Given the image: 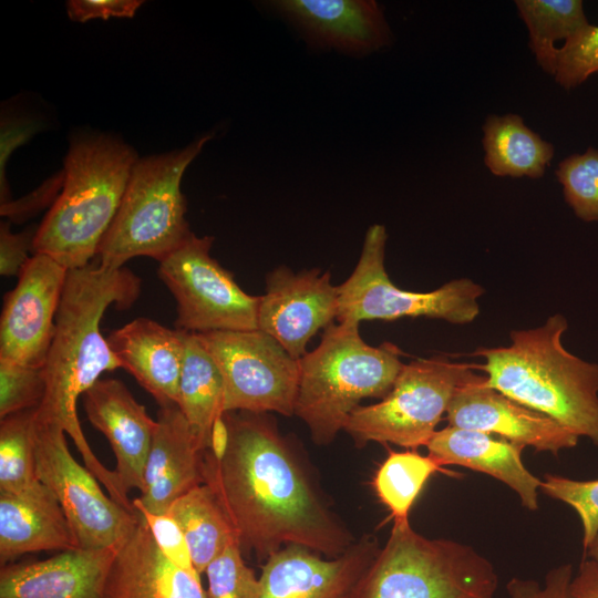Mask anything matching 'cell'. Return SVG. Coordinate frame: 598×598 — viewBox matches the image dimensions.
Segmentation results:
<instances>
[{
  "mask_svg": "<svg viewBox=\"0 0 598 598\" xmlns=\"http://www.w3.org/2000/svg\"><path fill=\"white\" fill-rule=\"evenodd\" d=\"M228 445L221 460L207 448L203 476L231 520L243 549L259 561L298 545L342 555L351 533L317 492L289 441L268 413L223 414Z\"/></svg>",
  "mask_w": 598,
  "mask_h": 598,
  "instance_id": "6da1fadb",
  "label": "cell"
},
{
  "mask_svg": "<svg viewBox=\"0 0 598 598\" xmlns=\"http://www.w3.org/2000/svg\"><path fill=\"white\" fill-rule=\"evenodd\" d=\"M141 279L130 269H107L100 264L68 271L55 317L52 342L43 365L45 393L37 408V420L60 425L74 442L85 466L120 505L128 498L114 471L90 447L78 417V399L104 372L121 368L100 322L109 307L128 309L141 292Z\"/></svg>",
  "mask_w": 598,
  "mask_h": 598,
  "instance_id": "7a4b0ae2",
  "label": "cell"
},
{
  "mask_svg": "<svg viewBox=\"0 0 598 598\" xmlns=\"http://www.w3.org/2000/svg\"><path fill=\"white\" fill-rule=\"evenodd\" d=\"M567 329L566 317L555 313L537 328L512 331L509 346L478 348L472 355L485 360L478 370L488 386L598 446V363L564 348Z\"/></svg>",
  "mask_w": 598,
  "mask_h": 598,
  "instance_id": "3957f363",
  "label": "cell"
},
{
  "mask_svg": "<svg viewBox=\"0 0 598 598\" xmlns=\"http://www.w3.org/2000/svg\"><path fill=\"white\" fill-rule=\"evenodd\" d=\"M137 159L135 151L118 137L102 133L73 137L62 189L38 228L33 255H47L68 270L91 264Z\"/></svg>",
  "mask_w": 598,
  "mask_h": 598,
  "instance_id": "277c9868",
  "label": "cell"
},
{
  "mask_svg": "<svg viewBox=\"0 0 598 598\" xmlns=\"http://www.w3.org/2000/svg\"><path fill=\"white\" fill-rule=\"evenodd\" d=\"M357 322L328 326L316 349L299 359L295 415L318 445L331 443L367 398L383 399L402 367L400 349L368 344Z\"/></svg>",
  "mask_w": 598,
  "mask_h": 598,
  "instance_id": "5b68a950",
  "label": "cell"
},
{
  "mask_svg": "<svg viewBox=\"0 0 598 598\" xmlns=\"http://www.w3.org/2000/svg\"><path fill=\"white\" fill-rule=\"evenodd\" d=\"M210 138L207 134L184 148L138 157L97 251L102 267L118 269L140 256L161 262L192 236L181 183Z\"/></svg>",
  "mask_w": 598,
  "mask_h": 598,
  "instance_id": "8992f818",
  "label": "cell"
},
{
  "mask_svg": "<svg viewBox=\"0 0 598 598\" xmlns=\"http://www.w3.org/2000/svg\"><path fill=\"white\" fill-rule=\"evenodd\" d=\"M493 564L471 546L427 538L394 520L385 545L351 598H494Z\"/></svg>",
  "mask_w": 598,
  "mask_h": 598,
  "instance_id": "52a82bcc",
  "label": "cell"
},
{
  "mask_svg": "<svg viewBox=\"0 0 598 598\" xmlns=\"http://www.w3.org/2000/svg\"><path fill=\"white\" fill-rule=\"evenodd\" d=\"M478 364L437 355L404 363L380 402L358 406L344 431L358 447L368 442L426 446L455 393L480 375Z\"/></svg>",
  "mask_w": 598,
  "mask_h": 598,
  "instance_id": "ba28073f",
  "label": "cell"
},
{
  "mask_svg": "<svg viewBox=\"0 0 598 598\" xmlns=\"http://www.w3.org/2000/svg\"><path fill=\"white\" fill-rule=\"evenodd\" d=\"M386 239L383 225L368 228L355 268L338 286V322L426 317L466 324L476 319L485 289L472 279H454L427 292L396 287L384 267Z\"/></svg>",
  "mask_w": 598,
  "mask_h": 598,
  "instance_id": "9c48e42d",
  "label": "cell"
},
{
  "mask_svg": "<svg viewBox=\"0 0 598 598\" xmlns=\"http://www.w3.org/2000/svg\"><path fill=\"white\" fill-rule=\"evenodd\" d=\"M212 236H192L159 262L158 277L177 303L176 329L206 333L258 329L260 297L245 292L210 256Z\"/></svg>",
  "mask_w": 598,
  "mask_h": 598,
  "instance_id": "30bf717a",
  "label": "cell"
},
{
  "mask_svg": "<svg viewBox=\"0 0 598 598\" xmlns=\"http://www.w3.org/2000/svg\"><path fill=\"white\" fill-rule=\"evenodd\" d=\"M35 464L38 478L60 504L79 548L118 546L137 524L136 512L105 495L93 473L72 456L64 430L37 416Z\"/></svg>",
  "mask_w": 598,
  "mask_h": 598,
  "instance_id": "8fae6325",
  "label": "cell"
},
{
  "mask_svg": "<svg viewBox=\"0 0 598 598\" xmlns=\"http://www.w3.org/2000/svg\"><path fill=\"white\" fill-rule=\"evenodd\" d=\"M196 334L223 374L224 413L295 415L299 360L278 341L259 329Z\"/></svg>",
  "mask_w": 598,
  "mask_h": 598,
  "instance_id": "7c38bea8",
  "label": "cell"
},
{
  "mask_svg": "<svg viewBox=\"0 0 598 598\" xmlns=\"http://www.w3.org/2000/svg\"><path fill=\"white\" fill-rule=\"evenodd\" d=\"M68 271L47 255L31 256L3 300L0 359L44 365Z\"/></svg>",
  "mask_w": 598,
  "mask_h": 598,
  "instance_id": "4fadbf2b",
  "label": "cell"
},
{
  "mask_svg": "<svg viewBox=\"0 0 598 598\" xmlns=\"http://www.w3.org/2000/svg\"><path fill=\"white\" fill-rule=\"evenodd\" d=\"M338 286L329 271H292L280 266L267 275L266 293L260 297L258 329L272 337L296 360L321 329L337 319Z\"/></svg>",
  "mask_w": 598,
  "mask_h": 598,
  "instance_id": "5bb4252c",
  "label": "cell"
},
{
  "mask_svg": "<svg viewBox=\"0 0 598 598\" xmlns=\"http://www.w3.org/2000/svg\"><path fill=\"white\" fill-rule=\"evenodd\" d=\"M379 550L369 534L333 558L298 545L282 547L264 561L259 598H351Z\"/></svg>",
  "mask_w": 598,
  "mask_h": 598,
  "instance_id": "9a60e30c",
  "label": "cell"
},
{
  "mask_svg": "<svg viewBox=\"0 0 598 598\" xmlns=\"http://www.w3.org/2000/svg\"><path fill=\"white\" fill-rule=\"evenodd\" d=\"M448 425L496 434L523 447L554 455L578 444L579 436L554 419L486 384L480 375L462 386L446 411Z\"/></svg>",
  "mask_w": 598,
  "mask_h": 598,
  "instance_id": "2e32d148",
  "label": "cell"
},
{
  "mask_svg": "<svg viewBox=\"0 0 598 598\" xmlns=\"http://www.w3.org/2000/svg\"><path fill=\"white\" fill-rule=\"evenodd\" d=\"M90 423L107 439L116 460L118 485L130 491L144 489V471L157 426L145 406L137 402L117 379H100L84 393Z\"/></svg>",
  "mask_w": 598,
  "mask_h": 598,
  "instance_id": "e0dca14e",
  "label": "cell"
},
{
  "mask_svg": "<svg viewBox=\"0 0 598 598\" xmlns=\"http://www.w3.org/2000/svg\"><path fill=\"white\" fill-rule=\"evenodd\" d=\"M144 471V489L133 502L153 514L204 483L205 448L177 405L159 408Z\"/></svg>",
  "mask_w": 598,
  "mask_h": 598,
  "instance_id": "ac0fdd59",
  "label": "cell"
},
{
  "mask_svg": "<svg viewBox=\"0 0 598 598\" xmlns=\"http://www.w3.org/2000/svg\"><path fill=\"white\" fill-rule=\"evenodd\" d=\"M270 8L318 47L363 54L391 41L383 11L373 0H277Z\"/></svg>",
  "mask_w": 598,
  "mask_h": 598,
  "instance_id": "d6986e66",
  "label": "cell"
},
{
  "mask_svg": "<svg viewBox=\"0 0 598 598\" xmlns=\"http://www.w3.org/2000/svg\"><path fill=\"white\" fill-rule=\"evenodd\" d=\"M118 546L71 549L0 569V598H104Z\"/></svg>",
  "mask_w": 598,
  "mask_h": 598,
  "instance_id": "ffe728a7",
  "label": "cell"
},
{
  "mask_svg": "<svg viewBox=\"0 0 598 598\" xmlns=\"http://www.w3.org/2000/svg\"><path fill=\"white\" fill-rule=\"evenodd\" d=\"M137 515V513H136ZM104 598H207L195 568L172 561L137 515V524L118 545Z\"/></svg>",
  "mask_w": 598,
  "mask_h": 598,
  "instance_id": "44dd1931",
  "label": "cell"
},
{
  "mask_svg": "<svg viewBox=\"0 0 598 598\" xmlns=\"http://www.w3.org/2000/svg\"><path fill=\"white\" fill-rule=\"evenodd\" d=\"M106 340L121 368L135 378L159 408L178 405L185 351L183 330L140 317L110 332Z\"/></svg>",
  "mask_w": 598,
  "mask_h": 598,
  "instance_id": "7402d4cb",
  "label": "cell"
},
{
  "mask_svg": "<svg viewBox=\"0 0 598 598\" xmlns=\"http://www.w3.org/2000/svg\"><path fill=\"white\" fill-rule=\"evenodd\" d=\"M426 448L441 466L460 465L485 473L512 488L525 508L538 509L540 480L522 461L525 447L482 431L447 425L434 433Z\"/></svg>",
  "mask_w": 598,
  "mask_h": 598,
  "instance_id": "603a6c76",
  "label": "cell"
},
{
  "mask_svg": "<svg viewBox=\"0 0 598 598\" xmlns=\"http://www.w3.org/2000/svg\"><path fill=\"white\" fill-rule=\"evenodd\" d=\"M70 524L50 489L0 492V565L29 553L78 549Z\"/></svg>",
  "mask_w": 598,
  "mask_h": 598,
  "instance_id": "cb8c5ba5",
  "label": "cell"
},
{
  "mask_svg": "<svg viewBox=\"0 0 598 598\" xmlns=\"http://www.w3.org/2000/svg\"><path fill=\"white\" fill-rule=\"evenodd\" d=\"M483 133L484 162L496 176L539 178L554 157V145L517 114L489 115Z\"/></svg>",
  "mask_w": 598,
  "mask_h": 598,
  "instance_id": "d4e9b609",
  "label": "cell"
},
{
  "mask_svg": "<svg viewBox=\"0 0 598 598\" xmlns=\"http://www.w3.org/2000/svg\"><path fill=\"white\" fill-rule=\"evenodd\" d=\"M184 341L177 406L207 450L214 423L224 414V379L196 333L184 331Z\"/></svg>",
  "mask_w": 598,
  "mask_h": 598,
  "instance_id": "484cf974",
  "label": "cell"
},
{
  "mask_svg": "<svg viewBox=\"0 0 598 598\" xmlns=\"http://www.w3.org/2000/svg\"><path fill=\"white\" fill-rule=\"evenodd\" d=\"M166 514L179 525L193 565L200 575L229 545L239 543L231 520L207 484L177 498Z\"/></svg>",
  "mask_w": 598,
  "mask_h": 598,
  "instance_id": "4316f807",
  "label": "cell"
},
{
  "mask_svg": "<svg viewBox=\"0 0 598 598\" xmlns=\"http://www.w3.org/2000/svg\"><path fill=\"white\" fill-rule=\"evenodd\" d=\"M518 14L529 33V48L538 65L555 75L558 49L589 24L580 0H516Z\"/></svg>",
  "mask_w": 598,
  "mask_h": 598,
  "instance_id": "83f0119b",
  "label": "cell"
},
{
  "mask_svg": "<svg viewBox=\"0 0 598 598\" xmlns=\"http://www.w3.org/2000/svg\"><path fill=\"white\" fill-rule=\"evenodd\" d=\"M445 472L431 456L415 451L389 452L372 481L373 488L394 520L409 519V512L426 481Z\"/></svg>",
  "mask_w": 598,
  "mask_h": 598,
  "instance_id": "f1b7e54d",
  "label": "cell"
},
{
  "mask_svg": "<svg viewBox=\"0 0 598 598\" xmlns=\"http://www.w3.org/2000/svg\"><path fill=\"white\" fill-rule=\"evenodd\" d=\"M35 414L30 409L0 422V492L22 494L38 488Z\"/></svg>",
  "mask_w": 598,
  "mask_h": 598,
  "instance_id": "f546056e",
  "label": "cell"
},
{
  "mask_svg": "<svg viewBox=\"0 0 598 598\" xmlns=\"http://www.w3.org/2000/svg\"><path fill=\"white\" fill-rule=\"evenodd\" d=\"M566 203L581 220L598 221V150L564 158L556 172Z\"/></svg>",
  "mask_w": 598,
  "mask_h": 598,
  "instance_id": "4dcf8cb0",
  "label": "cell"
},
{
  "mask_svg": "<svg viewBox=\"0 0 598 598\" xmlns=\"http://www.w3.org/2000/svg\"><path fill=\"white\" fill-rule=\"evenodd\" d=\"M207 598H259L260 582L243 558L239 543L229 545L206 568Z\"/></svg>",
  "mask_w": 598,
  "mask_h": 598,
  "instance_id": "1f68e13d",
  "label": "cell"
},
{
  "mask_svg": "<svg viewBox=\"0 0 598 598\" xmlns=\"http://www.w3.org/2000/svg\"><path fill=\"white\" fill-rule=\"evenodd\" d=\"M45 393L43 367L0 359V419L37 409Z\"/></svg>",
  "mask_w": 598,
  "mask_h": 598,
  "instance_id": "d6a6232c",
  "label": "cell"
},
{
  "mask_svg": "<svg viewBox=\"0 0 598 598\" xmlns=\"http://www.w3.org/2000/svg\"><path fill=\"white\" fill-rule=\"evenodd\" d=\"M539 489L576 511L582 526L585 553L598 535V478L580 481L546 474L544 480H540Z\"/></svg>",
  "mask_w": 598,
  "mask_h": 598,
  "instance_id": "836d02e7",
  "label": "cell"
},
{
  "mask_svg": "<svg viewBox=\"0 0 598 598\" xmlns=\"http://www.w3.org/2000/svg\"><path fill=\"white\" fill-rule=\"evenodd\" d=\"M598 73V25L588 24L558 49L555 81L566 90Z\"/></svg>",
  "mask_w": 598,
  "mask_h": 598,
  "instance_id": "e575fe53",
  "label": "cell"
},
{
  "mask_svg": "<svg viewBox=\"0 0 598 598\" xmlns=\"http://www.w3.org/2000/svg\"><path fill=\"white\" fill-rule=\"evenodd\" d=\"M132 503L161 551L179 566L195 568L185 536L177 522L168 514H153L135 502L132 501Z\"/></svg>",
  "mask_w": 598,
  "mask_h": 598,
  "instance_id": "d590c367",
  "label": "cell"
},
{
  "mask_svg": "<svg viewBox=\"0 0 598 598\" xmlns=\"http://www.w3.org/2000/svg\"><path fill=\"white\" fill-rule=\"evenodd\" d=\"M574 576L570 564L551 568L540 585L534 579L512 578L506 589L509 598H574L570 584Z\"/></svg>",
  "mask_w": 598,
  "mask_h": 598,
  "instance_id": "8d00e7d4",
  "label": "cell"
},
{
  "mask_svg": "<svg viewBox=\"0 0 598 598\" xmlns=\"http://www.w3.org/2000/svg\"><path fill=\"white\" fill-rule=\"evenodd\" d=\"M39 226H32L21 233H11L9 221L0 224V274L19 276L33 255V244Z\"/></svg>",
  "mask_w": 598,
  "mask_h": 598,
  "instance_id": "74e56055",
  "label": "cell"
},
{
  "mask_svg": "<svg viewBox=\"0 0 598 598\" xmlns=\"http://www.w3.org/2000/svg\"><path fill=\"white\" fill-rule=\"evenodd\" d=\"M143 3L144 1L141 0H69L66 12L74 22L132 18Z\"/></svg>",
  "mask_w": 598,
  "mask_h": 598,
  "instance_id": "f35d334b",
  "label": "cell"
},
{
  "mask_svg": "<svg viewBox=\"0 0 598 598\" xmlns=\"http://www.w3.org/2000/svg\"><path fill=\"white\" fill-rule=\"evenodd\" d=\"M63 179L64 173L61 172V174L48 181L43 186L27 195L24 198L2 203L1 216L8 217L17 223H22L39 213L49 204L52 206L62 189Z\"/></svg>",
  "mask_w": 598,
  "mask_h": 598,
  "instance_id": "ab89813d",
  "label": "cell"
},
{
  "mask_svg": "<svg viewBox=\"0 0 598 598\" xmlns=\"http://www.w3.org/2000/svg\"><path fill=\"white\" fill-rule=\"evenodd\" d=\"M38 125L33 121L2 118L1 121V204L10 200L6 179V164L16 147L23 144L35 131Z\"/></svg>",
  "mask_w": 598,
  "mask_h": 598,
  "instance_id": "60d3db41",
  "label": "cell"
},
{
  "mask_svg": "<svg viewBox=\"0 0 598 598\" xmlns=\"http://www.w3.org/2000/svg\"><path fill=\"white\" fill-rule=\"evenodd\" d=\"M570 589L574 598H598V561L582 558Z\"/></svg>",
  "mask_w": 598,
  "mask_h": 598,
  "instance_id": "b9f144b4",
  "label": "cell"
},
{
  "mask_svg": "<svg viewBox=\"0 0 598 598\" xmlns=\"http://www.w3.org/2000/svg\"><path fill=\"white\" fill-rule=\"evenodd\" d=\"M228 445V430L223 415L217 419L212 429L208 450L217 458L221 460Z\"/></svg>",
  "mask_w": 598,
  "mask_h": 598,
  "instance_id": "7bdbcfd3",
  "label": "cell"
},
{
  "mask_svg": "<svg viewBox=\"0 0 598 598\" xmlns=\"http://www.w3.org/2000/svg\"><path fill=\"white\" fill-rule=\"evenodd\" d=\"M582 558H590L598 561V535L596 536L591 545L588 547V549L584 553Z\"/></svg>",
  "mask_w": 598,
  "mask_h": 598,
  "instance_id": "ee69618b",
  "label": "cell"
}]
</instances>
